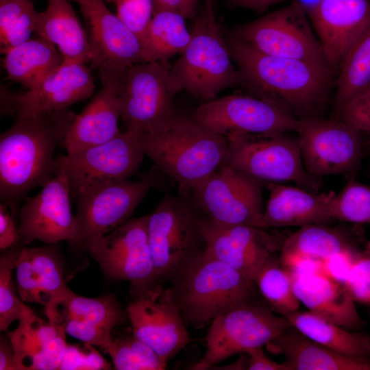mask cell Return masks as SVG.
Masks as SVG:
<instances>
[{"mask_svg":"<svg viewBox=\"0 0 370 370\" xmlns=\"http://www.w3.org/2000/svg\"><path fill=\"white\" fill-rule=\"evenodd\" d=\"M244 85L298 119L315 117L329 89L332 71L309 62L262 53L231 34L226 39Z\"/></svg>","mask_w":370,"mask_h":370,"instance_id":"1","label":"cell"},{"mask_svg":"<svg viewBox=\"0 0 370 370\" xmlns=\"http://www.w3.org/2000/svg\"><path fill=\"white\" fill-rule=\"evenodd\" d=\"M64 109L16 118L0 136V198L20 199L55 175L54 153L75 117Z\"/></svg>","mask_w":370,"mask_h":370,"instance_id":"2","label":"cell"},{"mask_svg":"<svg viewBox=\"0 0 370 370\" xmlns=\"http://www.w3.org/2000/svg\"><path fill=\"white\" fill-rule=\"evenodd\" d=\"M139 143L160 171L173 178L180 190H188L222 164L227 139L176 112L153 130L140 134Z\"/></svg>","mask_w":370,"mask_h":370,"instance_id":"3","label":"cell"},{"mask_svg":"<svg viewBox=\"0 0 370 370\" xmlns=\"http://www.w3.org/2000/svg\"><path fill=\"white\" fill-rule=\"evenodd\" d=\"M256 286L206 249L171 282L169 291L184 321L199 328L254 301Z\"/></svg>","mask_w":370,"mask_h":370,"instance_id":"4","label":"cell"},{"mask_svg":"<svg viewBox=\"0 0 370 370\" xmlns=\"http://www.w3.org/2000/svg\"><path fill=\"white\" fill-rule=\"evenodd\" d=\"M190 32V40L171 66L170 75L180 91L204 102L239 84L240 76L217 23L212 0H204Z\"/></svg>","mask_w":370,"mask_h":370,"instance_id":"5","label":"cell"},{"mask_svg":"<svg viewBox=\"0 0 370 370\" xmlns=\"http://www.w3.org/2000/svg\"><path fill=\"white\" fill-rule=\"evenodd\" d=\"M147 229L158 282H171L207 249L204 217L184 190L163 197L149 214Z\"/></svg>","mask_w":370,"mask_h":370,"instance_id":"6","label":"cell"},{"mask_svg":"<svg viewBox=\"0 0 370 370\" xmlns=\"http://www.w3.org/2000/svg\"><path fill=\"white\" fill-rule=\"evenodd\" d=\"M227 139L222 164L264 183L293 182L317 190V178L304 168L298 138L286 133L245 134Z\"/></svg>","mask_w":370,"mask_h":370,"instance_id":"7","label":"cell"},{"mask_svg":"<svg viewBox=\"0 0 370 370\" xmlns=\"http://www.w3.org/2000/svg\"><path fill=\"white\" fill-rule=\"evenodd\" d=\"M264 184L221 164L203 180L184 190L196 209L210 222L267 229L262 202Z\"/></svg>","mask_w":370,"mask_h":370,"instance_id":"8","label":"cell"},{"mask_svg":"<svg viewBox=\"0 0 370 370\" xmlns=\"http://www.w3.org/2000/svg\"><path fill=\"white\" fill-rule=\"evenodd\" d=\"M156 182L152 173L137 181L112 180L82 189L76 196L74 234L70 242L84 247L127 220Z\"/></svg>","mask_w":370,"mask_h":370,"instance_id":"9","label":"cell"},{"mask_svg":"<svg viewBox=\"0 0 370 370\" xmlns=\"http://www.w3.org/2000/svg\"><path fill=\"white\" fill-rule=\"evenodd\" d=\"M149 214L127 220L84 247L105 275L127 281L136 297L158 286L148 239Z\"/></svg>","mask_w":370,"mask_h":370,"instance_id":"10","label":"cell"},{"mask_svg":"<svg viewBox=\"0 0 370 370\" xmlns=\"http://www.w3.org/2000/svg\"><path fill=\"white\" fill-rule=\"evenodd\" d=\"M170 68L167 61L143 62L123 71L119 99L126 130L148 132L176 113L173 99L180 90Z\"/></svg>","mask_w":370,"mask_h":370,"instance_id":"11","label":"cell"},{"mask_svg":"<svg viewBox=\"0 0 370 370\" xmlns=\"http://www.w3.org/2000/svg\"><path fill=\"white\" fill-rule=\"evenodd\" d=\"M290 325L285 317L255 301L233 309L211 323L205 354L190 369H210L236 354L267 345Z\"/></svg>","mask_w":370,"mask_h":370,"instance_id":"12","label":"cell"},{"mask_svg":"<svg viewBox=\"0 0 370 370\" xmlns=\"http://www.w3.org/2000/svg\"><path fill=\"white\" fill-rule=\"evenodd\" d=\"M308 16L297 1L232 33L258 51L271 56L309 62L331 69Z\"/></svg>","mask_w":370,"mask_h":370,"instance_id":"13","label":"cell"},{"mask_svg":"<svg viewBox=\"0 0 370 370\" xmlns=\"http://www.w3.org/2000/svg\"><path fill=\"white\" fill-rule=\"evenodd\" d=\"M188 115L204 130L225 138L296 132L299 120L269 101L242 95L204 101Z\"/></svg>","mask_w":370,"mask_h":370,"instance_id":"14","label":"cell"},{"mask_svg":"<svg viewBox=\"0 0 370 370\" xmlns=\"http://www.w3.org/2000/svg\"><path fill=\"white\" fill-rule=\"evenodd\" d=\"M139 135L126 130L103 144L56 158L55 168L64 173L71 195L75 198L88 186L135 175L145 156Z\"/></svg>","mask_w":370,"mask_h":370,"instance_id":"15","label":"cell"},{"mask_svg":"<svg viewBox=\"0 0 370 370\" xmlns=\"http://www.w3.org/2000/svg\"><path fill=\"white\" fill-rule=\"evenodd\" d=\"M296 132L303 163L311 175L347 173L360 162L361 131L339 119H301Z\"/></svg>","mask_w":370,"mask_h":370,"instance_id":"16","label":"cell"},{"mask_svg":"<svg viewBox=\"0 0 370 370\" xmlns=\"http://www.w3.org/2000/svg\"><path fill=\"white\" fill-rule=\"evenodd\" d=\"M95 89L94 79L85 63L64 60L53 73L23 94L1 90V114L16 118L68 109L89 97Z\"/></svg>","mask_w":370,"mask_h":370,"instance_id":"17","label":"cell"},{"mask_svg":"<svg viewBox=\"0 0 370 370\" xmlns=\"http://www.w3.org/2000/svg\"><path fill=\"white\" fill-rule=\"evenodd\" d=\"M132 334L166 362L190 342L180 311L169 289L159 286L136 297L125 310Z\"/></svg>","mask_w":370,"mask_h":370,"instance_id":"18","label":"cell"},{"mask_svg":"<svg viewBox=\"0 0 370 370\" xmlns=\"http://www.w3.org/2000/svg\"><path fill=\"white\" fill-rule=\"evenodd\" d=\"M71 196L64 173L55 168L53 177L20 209L18 231L21 242L27 245L35 240L47 244L71 242L75 226Z\"/></svg>","mask_w":370,"mask_h":370,"instance_id":"19","label":"cell"},{"mask_svg":"<svg viewBox=\"0 0 370 370\" xmlns=\"http://www.w3.org/2000/svg\"><path fill=\"white\" fill-rule=\"evenodd\" d=\"M204 235L209 253L253 281L261 265L281 251L284 242L264 228L221 225L204 218Z\"/></svg>","mask_w":370,"mask_h":370,"instance_id":"20","label":"cell"},{"mask_svg":"<svg viewBox=\"0 0 370 370\" xmlns=\"http://www.w3.org/2000/svg\"><path fill=\"white\" fill-rule=\"evenodd\" d=\"M76 2L89 27L91 66L123 72L143 62L141 43L103 0H71Z\"/></svg>","mask_w":370,"mask_h":370,"instance_id":"21","label":"cell"},{"mask_svg":"<svg viewBox=\"0 0 370 370\" xmlns=\"http://www.w3.org/2000/svg\"><path fill=\"white\" fill-rule=\"evenodd\" d=\"M123 73L99 69L102 87L69 125L62 143L67 154L106 143L121 132L118 121Z\"/></svg>","mask_w":370,"mask_h":370,"instance_id":"22","label":"cell"},{"mask_svg":"<svg viewBox=\"0 0 370 370\" xmlns=\"http://www.w3.org/2000/svg\"><path fill=\"white\" fill-rule=\"evenodd\" d=\"M308 16L333 71L370 26V0H321Z\"/></svg>","mask_w":370,"mask_h":370,"instance_id":"23","label":"cell"},{"mask_svg":"<svg viewBox=\"0 0 370 370\" xmlns=\"http://www.w3.org/2000/svg\"><path fill=\"white\" fill-rule=\"evenodd\" d=\"M18 321L8 334L16 370L58 369L68 345L64 329L41 319L28 306Z\"/></svg>","mask_w":370,"mask_h":370,"instance_id":"24","label":"cell"},{"mask_svg":"<svg viewBox=\"0 0 370 370\" xmlns=\"http://www.w3.org/2000/svg\"><path fill=\"white\" fill-rule=\"evenodd\" d=\"M15 269L23 301L46 308L73 293L64 280L60 257L51 247H21Z\"/></svg>","mask_w":370,"mask_h":370,"instance_id":"25","label":"cell"},{"mask_svg":"<svg viewBox=\"0 0 370 370\" xmlns=\"http://www.w3.org/2000/svg\"><path fill=\"white\" fill-rule=\"evenodd\" d=\"M292 278L296 297L312 314L352 331L365 325L343 284L323 273Z\"/></svg>","mask_w":370,"mask_h":370,"instance_id":"26","label":"cell"},{"mask_svg":"<svg viewBox=\"0 0 370 370\" xmlns=\"http://www.w3.org/2000/svg\"><path fill=\"white\" fill-rule=\"evenodd\" d=\"M269 189L264 214L267 228L328 225L335 221L330 212L333 193L319 195L277 183H270Z\"/></svg>","mask_w":370,"mask_h":370,"instance_id":"27","label":"cell"},{"mask_svg":"<svg viewBox=\"0 0 370 370\" xmlns=\"http://www.w3.org/2000/svg\"><path fill=\"white\" fill-rule=\"evenodd\" d=\"M266 347L272 354L284 356L286 370H370V358L336 352L291 325Z\"/></svg>","mask_w":370,"mask_h":370,"instance_id":"28","label":"cell"},{"mask_svg":"<svg viewBox=\"0 0 370 370\" xmlns=\"http://www.w3.org/2000/svg\"><path fill=\"white\" fill-rule=\"evenodd\" d=\"M40 12L34 33L50 42L64 60L87 63L92 53L89 38L69 0H48Z\"/></svg>","mask_w":370,"mask_h":370,"instance_id":"29","label":"cell"},{"mask_svg":"<svg viewBox=\"0 0 370 370\" xmlns=\"http://www.w3.org/2000/svg\"><path fill=\"white\" fill-rule=\"evenodd\" d=\"M7 78L32 89L56 70L64 58L54 45L38 36L5 51Z\"/></svg>","mask_w":370,"mask_h":370,"instance_id":"30","label":"cell"},{"mask_svg":"<svg viewBox=\"0 0 370 370\" xmlns=\"http://www.w3.org/2000/svg\"><path fill=\"white\" fill-rule=\"evenodd\" d=\"M358 250L349 236L341 230L327 225L309 224L301 226L284 240L279 260L285 267L299 259L324 262L334 255Z\"/></svg>","mask_w":370,"mask_h":370,"instance_id":"31","label":"cell"},{"mask_svg":"<svg viewBox=\"0 0 370 370\" xmlns=\"http://www.w3.org/2000/svg\"><path fill=\"white\" fill-rule=\"evenodd\" d=\"M45 309L50 323L58 325L63 321L73 319L110 332L128 318L126 311H123L111 295L88 298L73 293Z\"/></svg>","mask_w":370,"mask_h":370,"instance_id":"32","label":"cell"},{"mask_svg":"<svg viewBox=\"0 0 370 370\" xmlns=\"http://www.w3.org/2000/svg\"><path fill=\"white\" fill-rule=\"evenodd\" d=\"M308 338L340 354L370 358V336L327 321L310 312L293 311L283 315Z\"/></svg>","mask_w":370,"mask_h":370,"instance_id":"33","label":"cell"},{"mask_svg":"<svg viewBox=\"0 0 370 370\" xmlns=\"http://www.w3.org/2000/svg\"><path fill=\"white\" fill-rule=\"evenodd\" d=\"M186 18L173 11L154 10L153 18L140 41L143 62L167 61L180 55L188 45L191 32Z\"/></svg>","mask_w":370,"mask_h":370,"instance_id":"34","label":"cell"},{"mask_svg":"<svg viewBox=\"0 0 370 370\" xmlns=\"http://www.w3.org/2000/svg\"><path fill=\"white\" fill-rule=\"evenodd\" d=\"M338 69L335 119L352 98L370 88V26L348 49Z\"/></svg>","mask_w":370,"mask_h":370,"instance_id":"35","label":"cell"},{"mask_svg":"<svg viewBox=\"0 0 370 370\" xmlns=\"http://www.w3.org/2000/svg\"><path fill=\"white\" fill-rule=\"evenodd\" d=\"M254 282L275 311L284 315L299 307L300 301L293 291L292 275L273 255L261 265Z\"/></svg>","mask_w":370,"mask_h":370,"instance_id":"36","label":"cell"},{"mask_svg":"<svg viewBox=\"0 0 370 370\" xmlns=\"http://www.w3.org/2000/svg\"><path fill=\"white\" fill-rule=\"evenodd\" d=\"M39 13L29 0H0L1 53L31 38Z\"/></svg>","mask_w":370,"mask_h":370,"instance_id":"37","label":"cell"},{"mask_svg":"<svg viewBox=\"0 0 370 370\" xmlns=\"http://www.w3.org/2000/svg\"><path fill=\"white\" fill-rule=\"evenodd\" d=\"M117 370H164L166 362L134 335L112 340L104 350Z\"/></svg>","mask_w":370,"mask_h":370,"instance_id":"38","label":"cell"},{"mask_svg":"<svg viewBox=\"0 0 370 370\" xmlns=\"http://www.w3.org/2000/svg\"><path fill=\"white\" fill-rule=\"evenodd\" d=\"M330 212L334 220L370 225V186L349 180L333 196Z\"/></svg>","mask_w":370,"mask_h":370,"instance_id":"39","label":"cell"},{"mask_svg":"<svg viewBox=\"0 0 370 370\" xmlns=\"http://www.w3.org/2000/svg\"><path fill=\"white\" fill-rule=\"evenodd\" d=\"M21 248L10 249L0 259V330L4 331L19 320L27 308L17 296L12 282V271Z\"/></svg>","mask_w":370,"mask_h":370,"instance_id":"40","label":"cell"},{"mask_svg":"<svg viewBox=\"0 0 370 370\" xmlns=\"http://www.w3.org/2000/svg\"><path fill=\"white\" fill-rule=\"evenodd\" d=\"M108 1L115 4L116 16L140 42L153 16V1L108 0Z\"/></svg>","mask_w":370,"mask_h":370,"instance_id":"41","label":"cell"},{"mask_svg":"<svg viewBox=\"0 0 370 370\" xmlns=\"http://www.w3.org/2000/svg\"><path fill=\"white\" fill-rule=\"evenodd\" d=\"M343 285L354 301L370 305V243L356 254Z\"/></svg>","mask_w":370,"mask_h":370,"instance_id":"42","label":"cell"},{"mask_svg":"<svg viewBox=\"0 0 370 370\" xmlns=\"http://www.w3.org/2000/svg\"><path fill=\"white\" fill-rule=\"evenodd\" d=\"M111 365L97 352L92 345L84 343L67 345L63 360L58 369H110Z\"/></svg>","mask_w":370,"mask_h":370,"instance_id":"43","label":"cell"},{"mask_svg":"<svg viewBox=\"0 0 370 370\" xmlns=\"http://www.w3.org/2000/svg\"><path fill=\"white\" fill-rule=\"evenodd\" d=\"M336 119L361 132H370V88L352 98Z\"/></svg>","mask_w":370,"mask_h":370,"instance_id":"44","label":"cell"},{"mask_svg":"<svg viewBox=\"0 0 370 370\" xmlns=\"http://www.w3.org/2000/svg\"><path fill=\"white\" fill-rule=\"evenodd\" d=\"M58 325L64 329L66 334L86 344L98 346L103 350L106 349L113 340L111 336L112 332L75 320L67 319Z\"/></svg>","mask_w":370,"mask_h":370,"instance_id":"45","label":"cell"},{"mask_svg":"<svg viewBox=\"0 0 370 370\" xmlns=\"http://www.w3.org/2000/svg\"><path fill=\"white\" fill-rule=\"evenodd\" d=\"M358 251L341 253L325 260L323 262L325 275L343 284Z\"/></svg>","mask_w":370,"mask_h":370,"instance_id":"46","label":"cell"},{"mask_svg":"<svg viewBox=\"0 0 370 370\" xmlns=\"http://www.w3.org/2000/svg\"><path fill=\"white\" fill-rule=\"evenodd\" d=\"M21 242L18 228L6 206H0V248L1 250L10 249Z\"/></svg>","mask_w":370,"mask_h":370,"instance_id":"47","label":"cell"},{"mask_svg":"<svg viewBox=\"0 0 370 370\" xmlns=\"http://www.w3.org/2000/svg\"><path fill=\"white\" fill-rule=\"evenodd\" d=\"M244 353L246 355L247 370H286L283 362L277 363L266 356L262 347H254Z\"/></svg>","mask_w":370,"mask_h":370,"instance_id":"48","label":"cell"},{"mask_svg":"<svg viewBox=\"0 0 370 370\" xmlns=\"http://www.w3.org/2000/svg\"><path fill=\"white\" fill-rule=\"evenodd\" d=\"M154 10H167L175 12L186 18H195L201 0H153Z\"/></svg>","mask_w":370,"mask_h":370,"instance_id":"49","label":"cell"},{"mask_svg":"<svg viewBox=\"0 0 370 370\" xmlns=\"http://www.w3.org/2000/svg\"><path fill=\"white\" fill-rule=\"evenodd\" d=\"M0 370H16L14 362V352L9 338L1 337L0 341Z\"/></svg>","mask_w":370,"mask_h":370,"instance_id":"50","label":"cell"},{"mask_svg":"<svg viewBox=\"0 0 370 370\" xmlns=\"http://www.w3.org/2000/svg\"><path fill=\"white\" fill-rule=\"evenodd\" d=\"M286 0H227L234 6L243 7L258 12L265 11L270 6Z\"/></svg>","mask_w":370,"mask_h":370,"instance_id":"51","label":"cell"},{"mask_svg":"<svg viewBox=\"0 0 370 370\" xmlns=\"http://www.w3.org/2000/svg\"><path fill=\"white\" fill-rule=\"evenodd\" d=\"M304 8L307 14L313 10L321 0H297Z\"/></svg>","mask_w":370,"mask_h":370,"instance_id":"52","label":"cell"},{"mask_svg":"<svg viewBox=\"0 0 370 370\" xmlns=\"http://www.w3.org/2000/svg\"><path fill=\"white\" fill-rule=\"evenodd\" d=\"M106 1H108V0H106Z\"/></svg>","mask_w":370,"mask_h":370,"instance_id":"53","label":"cell"}]
</instances>
